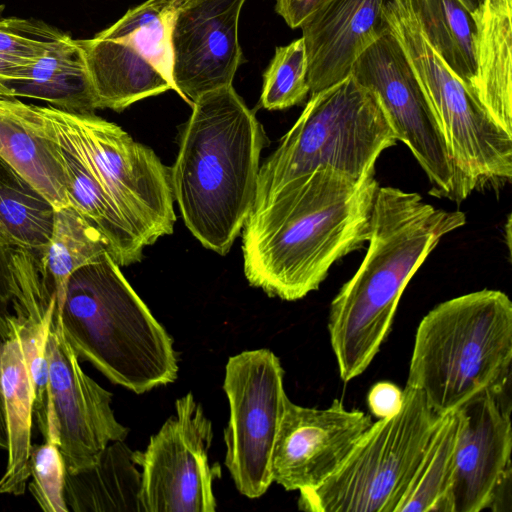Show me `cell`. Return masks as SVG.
<instances>
[{
	"instance_id": "obj_3",
	"label": "cell",
	"mask_w": 512,
	"mask_h": 512,
	"mask_svg": "<svg viewBox=\"0 0 512 512\" xmlns=\"http://www.w3.org/2000/svg\"><path fill=\"white\" fill-rule=\"evenodd\" d=\"M191 106L171 169L174 199L193 236L224 255L253 208L263 131L232 85Z\"/></svg>"
},
{
	"instance_id": "obj_26",
	"label": "cell",
	"mask_w": 512,
	"mask_h": 512,
	"mask_svg": "<svg viewBox=\"0 0 512 512\" xmlns=\"http://www.w3.org/2000/svg\"><path fill=\"white\" fill-rule=\"evenodd\" d=\"M459 411L441 416L397 512H450Z\"/></svg>"
},
{
	"instance_id": "obj_5",
	"label": "cell",
	"mask_w": 512,
	"mask_h": 512,
	"mask_svg": "<svg viewBox=\"0 0 512 512\" xmlns=\"http://www.w3.org/2000/svg\"><path fill=\"white\" fill-rule=\"evenodd\" d=\"M511 362L512 302L483 289L441 302L422 318L406 384L444 415L482 391L508 386Z\"/></svg>"
},
{
	"instance_id": "obj_18",
	"label": "cell",
	"mask_w": 512,
	"mask_h": 512,
	"mask_svg": "<svg viewBox=\"0 0 512 512\" xmlns=\"http://www.w3.org/2000/svg\"><path fill=\"white\" fill-rule=\"evenodd\" d=\"M388 0H325L300 26L310 94L345 79L359 56L388 33Z\"/></svg>"
},
{
	"instance_id": "obj_7",
	"label": "cell",
	"mask_w": 512,
	"mask_h": 512,
	"mask_svg": "<svg viewBox=\"0 0 512 512\" xmlns=\"http://www.w3.org/2000/svg\"><path fill=\"white\" fill-rule=\"evenodd\" d=\"M441 416L406 384L398 413L372 423L324 483L299 491V509L397 512Z\"/></svg>"
},
{
	"instance_id": "obj_23",
	"label": "cell",
	"mask_w": 512,
	"mask_h": 512,
	"mask_svg": "<svg viewBox=\"0 0 512 512\" xmlns=\"http://www.w3.org/2000/svg\"><path fill=\"white\" fill-rule=\"evenodd\" d=\"M141 472L125 440L111 442L91 466L67 473L68 512H142Z\"/></svg>"
},
{
	"instance_id": "obj_13",
	"label": "cell",
	"mask_w": 512,
	"mask_h": 512,
	"mask_svg": "<svg viewBox=\"0 0 512 512\" xmlns=\"http://www.w3.org/2000/svg\"><path fill=\"white\" fill-rule=\"evenodd\" d=\"M212 422L192 393L175 402V414L135 451L141 467L142 512H214L213 482L221 474L208 461Z\"/></svg>"
},
{
	"instance_id": "obj_16",
	"label": "cell",
	"mask_w": 512,
	"mask_h": 512,
	"mask_svg": "<svg viewBox=\"0 0 512 512\" xmlns=\"http://www.w3.org/2000/svg\"><path fill=\"white\" fill-rule=\"evenodd\" d=\"M507 387L482 391L457 409L461 422L450 512L493 508L510 480L512 424Z\"/></svg>"
},
{
	"instance_id": "obj_29",
	"label": "cell",
	"mask_w": 512,
	"mask_h": 512,
	"mask_svg": "<svg viewBox=\"0 0 512 512\" xmlns=\"http://www.w3.org/2000/svg\"><path fill=\"white\" fill-rule=\"evenodd\" d=\"M0 6V96L6 83L20 79L64 34L33 18L3 17Z\"/></svg>"
},
{
	"instance_id": "obj_25",
	"label": "cell",
	"mask_w": 512,
	"mask_h": 512,
	"mask_svg": "<svg viewBox=\"0 0 512 512\" xmlns=\"http://www.w3.org/2000/svg\"><path fill=\"white\" fill-rule=\"evenodd\" d=\"M55 212L40 191L0 158V236L12 248L30 253L44 268Z\"/></svg>"
},
{
	"instance_id": "obj_27",
	"label": "cell",
	"mask_w": 512,
	"mask_h": 512,
	"mask_svg": "<svg viewBox=\"0 0 512 512\" xmlns=\"http://www.w3.org/2000/svg\"><path fill=\"white\" fill-rule=\"evenodd\" d=\"M107 251L98 230L71 205L56 210L44 265L56 300L62 304L69 277Z\"/></svg>"
},
{
	"instance_id": "obj_30",
	"label": "cell",
	"mask_w": 512,
	"mask_h": 512,
	"mask_svg": "<svg viewBox=\"0 0 512 512\" xmlns=\"http://www.w3.org/2000/svg\"><path fill=\"white\" fill-rule=\"evenodd\" d=\"M56 309L53 297L50 306L39 321H20L18 331L26 357L34 397V416L44 441L59 446L58 427L52 407L49 384L48 340Z\"/></svg>"
},
{
	"instance_id": "obj_19",
	"label": "cell",
	"mask_w": 512,
	"mask_h": 512,
	"mask_svg": "<svg viewBox=\"0 0 512 512\" xmlns=\"http://www.w3.org/2000/svg\"><path fill=\"white\" fill-rule=\"evenodd\" d=\"M0 158L40 191L56 210L70 205L60 147L39 105L0 96Z\"/></svg>"
},
{
	"instance_id": "obj_15",
	"label": "cell",
	"mask_w": 512,
	"mask_h": 512,
	"mask_svg": "<svg viewBox=\"0 0 512 512\" xmlns=\"http://www.w3.org/2000/svg\"><path fill=\"white\" fill-rule=\"evenodd\" d=\"M372 423L371 416L347 409L339 399L325 408L288 399L272 452V481L287 491L318 487L341 467Z\"/></svg>"
},
{
	"instance_id": "obj_33",
	"label": "cell",
	"mask_w": 512,
	"mask_h": 512,
	"mask_svg": "<svg viewBox=\"0 0 512 512\" xmlns=\"http://www.w3.org/2000/svg\"><path fill=\"white\" fill-rule=\"evenodd\" d=\"M403 390L389 381L375 383L367 395L368 408L377 419L389 418L401 409Z\"/></svg>"
},
{
	"instance_id": "obj_24",
	"label": "cell",
	"mask_w": 512,
	"mask_h": 512,
	"mask_svg": "<svg viewBox=\"0 0 512 512\" xmlns=\"http://www.w3.org/2000/svg\"><path fill=\"white\" fill-rule=\"evenodd\" d=\"M422 34L474 95L475 11L482 0H408Z\"/></svg>"
},
{
	"instance_id": "obj_31",
	"label": "cell",
	"mask_w": 512,
	"mask_h": 512,
	"mask_svg": "<svg viewBox=\"0 0 512 512\" xmlns=\"http://www.w3.org/2000/svg\"><path fill=\"white\" fill-rule=\"evenodd\" d=\"M309 93L308 60L301 37L275 49L263 75L260 100L267 110H283L300 104Z\"/></svg>"
},
{
	"instance_id": "obj_22",
	"label": "cell",
	"mask_w": 512,
	"mask_h": 512,
	"mask_svg": "<svg viewBox=\"0 0 512 512\" xmlns=\"http://www.w3.org/2000/svg\"><path fill=\"white\" fill-rule=\"evenodd\" d=\"M3 97L32 98L66 112L94 114L96 99L79 39L64 32L22 78L5 84Z\"/></svg>"
},
{
	"instance_id": "obj_28",
	"label": "cell",
	"mask_w": 512,
	"mask_h": 512,
	"mask_svg": "<svg viewBox=\"0 0 512 512\" xmlns=\"http://www.w3.org/2000/svg\"><path fill=\"white\" fill-rule=\"evenodd\" d=\"M53 293L45 268L30 253L12 248L0 236V304L12 306L19 319L37 321Z\"/></svg>"
},
{
	"instance_id": "obj_17",
	"label": "cell",
	"mask_w": 512,
	"mask_h": 512,
	"mask_svg": "<svg viewBox=\"0 0 512 512\" xmlns=\"http://www.w3.org/2000/svg\"><path fill=\"white\" fill-rule=\"evenodd\" d=\"M245 0H178L172 30L173 80L192 104L232 85L243 53L238 22Z\"/></svg>"
},
{
	"instance_id": "obj_20",
	"label": "cell",
	"mask_w": 512,
	"mask_h": 512,
	"mask_svg": "<svg viewBox=\"0 0 512 512\" xmlns=\"http://www.w3.org/2000/svg\"><path fill=\"white\" fill-rule=\"evenodd\" d=\"M475 21L474 96L512 136V0H482Z\"/></svg>"
},
{
	"instance_id": "obj_34",
	"label": "cell",
	"mask_w": 512,
	"mask_h": 512,
	"mask_svg": "<svg viewBox=\"0 0 512 512\" xmlns=\"http://www.w3.org/2000/svg\"><path fill=\"white\" fill-rule=\"evenodd\" d=\"M325 0H276L275 10L290 28H300L302 23Z\"/></svg>"
},
{
	"instance_id": "obj_1",
	"label": "cell",
	"mask_w": 512,
	"mask_h": 512,
	"mask_svg": "<svg viewBox=\"0 0 512 512\" xmlns=\"http://www.w3.org/2000/svg\"><path fill=\"white\" fill-rule=\"evenodd\" d=\"M375 175V167L356 178L322 166L255 202L242 238L249 284L285 301L317 290L335 262L368 241Z\"/></svg>"
},
{
	"instance_id": "obj_10",
	"label": "cell",
	"mask_w": 512,
	"mask_h": 512,
	"mask_svg": "<svg viewBox=\"0 0 512 512\" xmlns=\"http://www.w3.org/2000/svg\"><path fill=\"white\" fill-rule=\"evenodd\" d=\"M178 0H147L89 39H79L97 109L122 111L168 90L173 80L172 30Z\"/></svg>"
},
{
	"instance_id": "obj_32",
	"label": "cell",
	"mask_w": 512,
	"mask_h": 512,
	"mask_svg": "<svg viewBox=\"0 0 512 512\" xmlns=\"http://www.w3.org/2000/svg\"><path fill=\"white\" fill-rule=\"evenodd\" d=\"M66 465L58 444L44 441L32 447L30 492L44 512H68L64 498Z\"/></svg>"
},
{
	"instance_id": "obj_21",
	"label": "cell",
	"mask_w": 512,
	"mask_h": 512,
	"mask_svg": "<svg viewBox=\"0 0 512 512\" xmlns=\"http://www.w3.org/2000/svg\"><path fill=\"white\" fill-rule=\"evenodd\" d=\"M0 391L8 452L0 493L20 496L30 478L34 397L16 317L13 332L0 354Z\"/></svg>"
},
{
	"instance_id": "obj_4",
	"label": "cell",
	"mask_w": 512,
	"mask_h": 512,
	"mask_svg": "<svg viewBox=\"0 0 512 512\" xmlns=\"http://www.w3.org/2000/svg\"><path fill=\"white\" fill-rule=\"evenodd\" d=\"M54 319L79 359L136 394L176 380L173 340L106 251L71 274Z\"/></svg>"
},
{
	"instance_id": "obj_6",
	"label": "cell",
	"mask_w": 512,
	"mask_h": 512,
	"mask_svg": "<svg viewBox=\"0 0 512 512\" xmlns=\"http://www.w3.org/2000/svg\"><path fill=\"white\" fill-rule=\"evenodd\" d=\"M397 141L378 98L349 75L311 95L260 166L254 203L322 166L359 178Z\"/></svg>"
},
{
	"instance_id": "obj_14",
	"label": "cell",
	"mask_w": 512,
	"mask_h": 512,
	"mask_svg": "<svg viewBox=\"0 0 512 512\" xmlns=\"http://www.w3.org/2000/svg\"><path fill=\"white\" fill-rule=\"evenodd\" d=\"M48 356L59 449L67 473H75L94 464L111 442L125 440L128 428L115 417L112 394L84 372L78 355L54 318Z\"/></svg>"
},
{
	"instance_id": "obj_9",
	"label": "cell",
	"mask_w": 512,
	"mask_h": 512,
	"mask_svg": "<svg viewBox=\"0 0 512 512\" xmlns=\"http://www.w3.org/2000/svg\"><path fill=\"white\" fill-rule=\"evenodd\" d=\"M39 107L53 131L81 156L145 246L173 233L171 169L151 148L95 113Z\"/></svg>"
},
{
	"instance_id": "obj_2",
	"label": "cell",
	"mask_w": 512,
	"mask_h": 512,
	"mask_svg": "<svg viewBox=\"0 0 512 512\" xmlns=\"http://www.w3.org/2000/svg\"><path fill=\"white\" fill-rule=\"evenodd\" d=\"M465 223L460 210L436 208L416 192L379 186L365 257L329 309V340L344 382L369 367L391 331L405 287L440 240Z\"/></svg>"
},
{
	"instance_id": "obj_8",
	"label": "cell",
	"mask_w": 512,
	"mask_h": 512,
	"mask_svg": "<svg viewBox=\"0 0 512 512\" xmlns=\"http://www.w3.org/2000/svg\"><path fill=\"white\" fill-rule=\"evenodd\" d=\"M390 32L401 44L449 152L475 189L512 177V136L488 114L421 32L408 0H388Z\"/></svg>"
},
{
	"instance_id": "obj_35",
	"label": "cell",
	"mask_w": 512,
	"mask_h": 512,
	"mask_svg": "<svg viewBox=\"0 0 512 512\" xmlns=\"http://www.w3.org/2000/svg\"><path fill=\"white\" fill-rule=\"evenodd\" d=\"M14 314H10L7 307L0 304V354L5 343L10 338L14 328ZM0 449H7V433L4 419L2 395L0 391Z\"/></svg>"
},
{
	"instance_id": "obj_12",
	"label": "cell",
	"mask_w": 512,
	"mask_h": 512,
	"mask_svg": "<svg viewBox=\"0 0 512 512\" xmlns=\"http://www.w3.org/2000/svg\"><path fill=\"white\" fill-rule=\"evenodd\" d=\"M223 390L230 411L224 430L225 466L236 489L256 499L273 482L272 452L289 399L279 358L266 348L229 357Z\"/></svg>"
},
{
	"instance_id": "obj_11",
	"label": "cell",
	"mask_w": 512,
	"mask_h": 512,
	"mask_svg": "<svg viewBox=\"0 0 512 512\" xmlns=\"http://www.w3.org/2000/svg\"><path fill=\"white\" fill-rule=\"evenodd\" d=\"M350 75L378 98L398 141L411 150L427 175L429 193L458 204L465 200L474 188L452 158L397 38L390 31L381 36L359 56Z\"/></svg>"
}]
</instances>
